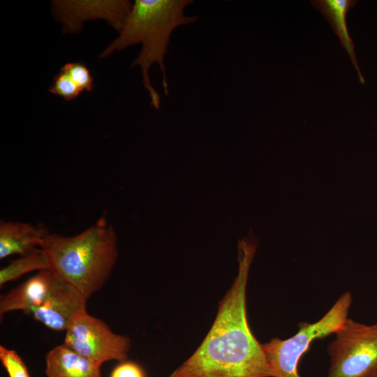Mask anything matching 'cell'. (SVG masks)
Wrapping results in <instances>:
<instances>
[{
    "label": "cell",
    "instance_id": "6da1fadb",
    "mask_svg": "<svg viewBox=\"0 0 377 377\" xmlns=\"http://www.w3.org/2000/svg\"><path fill=\"white\" fill-rule=\"evenodd\" d=\"M238 274L220 301L216 318L195 351L169 377H272L246 315L249 272L257 249L250 232L239 241Z\"/></svg>",
    "mask_w": 377,
    "mask_h": 377
},
{
    "label": "cell",
    "instance_id": "7a4b0ae2",
    "mask_svg": "<svg viewBox=\"0 0 377 377\" xmlns=\"http://www.w3.org/2000/svg\"><path fill=\"white\" fill-rule=\"evenodd\" d=\"M193 2V0H135L118 36L99 55L100 59H104L114 52L140 44L141 50L131 67H140L151 105L156 110L160 108L161 97L151 83L150 68L154 64L158 65L164 93L168 95L165 57L173 31L198 20L199 16L186 15L184 13L185 8Z\"/></svg>",
    "mask_w": 377,
    "mask_h": 377
},
{
    "label": "cell",
    "instance_id": "3957f363",
    "mask_svg": "<svg viewBox=\"0 0 377 377\" xmlns=\"http://www.w3.org/2000/svg\"><path fill=\"white\" fill-rule=\"evenodd\" d=\"M40 249L49 269L87 300L104 286L118 256L115 230L103 216L74 236L48 232Z\"/></svg>",
    "mask_w": 377,
    "mask_h": 377
},
{
    "label": "cell",
    "instance_id": "277c9868",
    "mask_svg": "<svg viewBox=\"0 0 377 377\" xmlns=\"http://www.w3.org/2000/svg\"><path fill=\"white\" fill-rule=\"evenodd\" d=\"M352 302L351 293L346 292L318 321L301 322L293 337L286 339L273 338L262 343L272 377H302L297 370L302 356L313 341L335 334L348 318Z\"/></svg>",
    "mask_w": 377,
    "mask_h": 377
},
{
    "label": "cell",
    "instance_id": "5b68a950",
    "mask_svg": "<svg viewBox=\"0 0 377 377\" xmlns=\"http://www.w3.org/2000/svg\"><path fill=\"white\" fill-rule=\"evenodd\" d=\"M327 348L330 367L325 377H372L377 374V323L347 318Z\"/></svg>",
    "mask_w": 377,
    "mask_h": 377
},
{
    "label": "cell",
    "instance_id": "8992f818",
    "mask_svg": "<svg viewBox=\"0 0 377 377\" xmlns=\"http://www.w3.org/2000/svg\"><path fill=\"white\" fill-rule=\"evenodd\" d=\"M64 344L101 364L126 360L131 348L128 337L114 333L103 320L90 315L86 307L77 311L70 320Z\"/></svg>",
    "mask_w": 377,
    "mask_h": 377
},
{
    "label": "cell",
    "instance_id": "52a82bcc",
    "mask_svg": "<svg viewBox=\"0 0 377 377\" xmlns=\"http://www.w3.org/2000/svg\"><path fill=\"white\" fill-rule=\"evenodd\" d=\"M132 7L129 0H54L51 14L65 34H79L85 22L97 20H105L119 33Z\"/></svg>",
    "mask_w": 377,
    "mask_h": 377
},
{
    "label": "cell",
    "instance_id": "ba28073f",
    "mask_svg": "<svg viewBox=\"0 0 377 377\" xmlns=\"http://www.w3.org/2000/svg\"><path fill=\"white\" fill-rule=\"evenodd\" d=\"M49 232L43 224L10 221H0V259L13 255L24 256L40 249Z\"/></svg>",
    "mask_w": 377,
    "mask_h": 377
},
{
    "label": "cell",
    "instance_id": "9c48e42d",
    "mask_svg": "<svg viewBox=\"0 0 377 377\" xmlns=\"http://www.w3.org/2000/svg\"><path fill=\"white\" fill-rule=\"evenodd\" d=\"M101 364L63 343L47 353L45 374L47 377H101Z\"/></svg>",
    "mask_w": 377,
    "mask_h": 377
},
{
    "label": "cell",
    "instance_id": "30bf717a",
    "mask_svg": "<svg viewBox=\"0 0 377 377\" xmlns=\"http://www.w3.org/2000/svg\"><path fill=\"white\" fill-rule=\"evenodd\" d=\"M311 3L331 24L334 32L339 38L340 43L350 57L357 72L360 82L364 84V77L358 66L355 46L346 24L348 11L356 5L357 1L355 0H313Z\"/></svg>",
    "mask_w": 377,
    "mask_h": 377
},
{
    "label": "cell",
    "instance_id": "8fae6325",
    "mask_svg": "<svg viewBox=\"0 0 377 377\" xmlns=\"http://www.w3.org/2000/svg\"><path fill=\"white\" fill-rule=\"evenodd\" d=\"M45 269H49V263L44 252L39 249L31 253L21 256L1 269L0 286L30 272Z\"/></svg>",
    "mask_w": 377,
    "mask_h": 377
},
{
    "label": "cell",
    "instance_id": "7c38bea8",
    "mask_svg": "<svg viewBox=\"0 0 377 377\" xmlns=\"http://www.w3.org/2000/svg\"><path fill=\"white\" fill-rule=\"evenodd\" d=\"M60 71L67 75L83 91H91L94 87V77L82 61L68 62L63 65Z\"/></svg>",
    "mask_w": 377,
    "mask_h": 377
},
{
    "label": "cell",
    "instance_id": "4fadbf2b",
    "mask_svg": "<svg viewBox=\"0 0 377 377\" xmlns=\"http://www.w3.org/2000/svg\"><path fill=\"white\" fill-rule=\"evenodd\" d=\"M84 91L67 75L59 71L53 77L49 92L67 101L75 99Z\"/></svg>",
    "mask_w": 377,
    "mask_h": 377
},
{
    "label": "cell",
    "instance_id": "5bb4252c",
    "mask_svg": "<svg viewBox=\"0 0 377 377\" xmlns=\"http://www.w3.org/2000/svg\"><path fill=\"white\" fill-rule=\"evenodd\" d=\"M0 360L9 377H31L25 362L15 350L1 345Z\"/></svg>",
    "mask_w": 377,
    "mask_h": 377
},
{
    "label": "cell",
    "instance_id": "9a60e30c",
    "mask_svg": "<svg viewBox=\"0 0 377 377\" xmlns=\"http://www.w3.org/2000/svg\"><path fill=\"white\" fill-rule=\"evenodd\" d=\"M110 377H147V375L140 364L126 360L114 367Z\"/></svg>",
    "mask_w": 377,
    "mask_h": 377
},
{
    "label": "cell",
    "instance_id": "2e32d148",
    "mask_svg": "<svg viewBox=\"0 0 377 377\" xmlns=\"http://www.w3.org/2000/svg\"><path fill=\"white\" fill-rule=\"evenodd\" d=\"M372 377H377V374H375V375H374V376H372Z\"/></svg>",
    "mask_w": 377,
    "mask_h": 377
}]
</instances>
